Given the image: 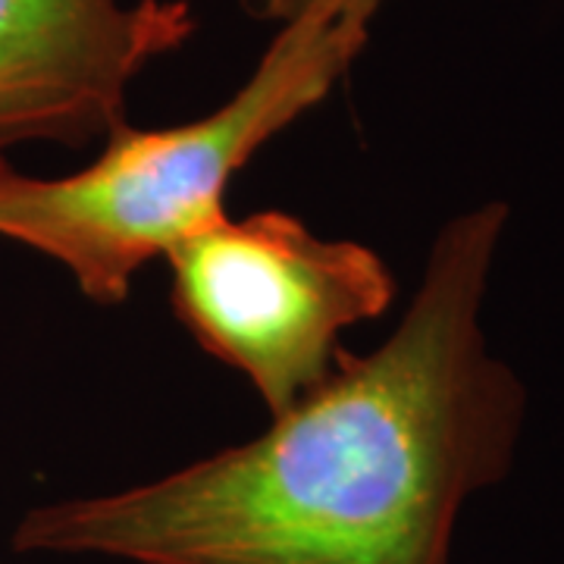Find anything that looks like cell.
Instances as JSON below:
<instances>
[{
	"mask_svg": "<svg viewBox=\"0 0 564 564\" xmlns=\"http://www.w3.org/2000/svg\"><path fill=\"white\" fill-rule=\"evenodd\" d=\"M245 10L254 17V20L263 22H285L292 17H299L302 10H307L311 3H321V0H242ZM339 7H348V10H358L364 17H377L383 10L386 0H333Z\"/></svg>",
	"mask_w": 564,
	"mask_h": 564,
	"instance_id": "5",
	"label": "cell"
},
{
	"mask_svg": "<svg viewBox=\"0 0 564 564\" xmlns=\"http://www.w3.org/2000/svg\"><path fill=\"white\" fill-rule=\"evenodd\" d=\"M173 311L207 355L245 373L270 414L329 380L343 333L395 299L389 263L321 239L285 210L220 220L170 254Z\"/></svg>",
	"mask_w": 564,
	"mask_h": 564,
	"instance_id": "3",
	"label": "cell"
},
{
	"mask_svg": "<svg viewBox=\"0 0 564 564\" xmlns=\"http://www.w3.org/2000/svg\"><path fill=\"white\" fill-rule=\"evenodd\" d=\"M195 29L188 0H0V151L107 139L129 85Z\"/></svg>",
	"mask_w": 564,
	"mask_h": 564,
	"instance_id": "4",
	"label": "cell"
},
{
	"mask_svg": "<svg viewBox=\"0 0 564 564\" xmlns=\"http://www.w3.org/2000/svg\"><path fill=\"white\" fill-rule=\"evenodd\" d=\"M370 17L321 0L280 22L254 73L207 117L139 129L61 180L0 161V239L69 270L95 304H122L141 267L226 220V188L267 141L326 101L367 44Z\"/></svg>",
	"mask_w": 564,
	"mask_h": 564,
	"instance_id": "2",
	"label": "cell"
},
{
	"mask_svg": "<svg viewBox=\"0 0 564 564\" xmlns=\"http://www.w3.org/2000/svg\"><path fill=\"white\" fill-rule=\"evenodd\" d=\"M511 207L443 223L404 317L261 436L107 496L25 511L17 552L126 564H452L464 505L508 480L527 389L484 304Z\"/></svg>",
	"mask_w": 564,
	"mask_h": 564,
	"instance_id": "1",
	"label": "cell"
}]
</instances>
